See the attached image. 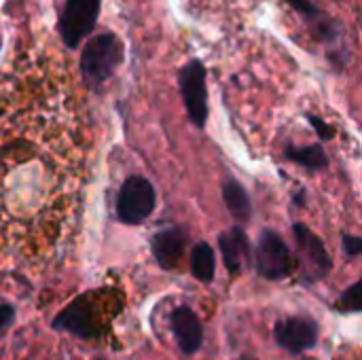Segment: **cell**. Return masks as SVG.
Instances as JSON below:
<instances>
[{
  "label": "cell",
  "mask_w": 362,
  "mask_h": 360,
  "mask_svg": "<svg viewBox=\"0 0 362 360\" xmlns=\"http://www.w3.org/2000/svg\"><path fill=\"white\" fill-rule=\"evenodd\" d=\"M91 127L85 98L49 42L0 72V257L45 272L70 252L85 204Z\"/></svg>",
  "instance_id": "cell-1"
},
{
  "label": "cell",
  "mask_w": 362,
  "mask_h": 360,
  "mask_svg": "<svg viewBox=\"0 0 362 360\" xmlns=\"http://www.w3.org/2000/svg\"><path fill=\"white\" fill-rule=\"evenodd\" d=\"M255 267L259 276L267 280H284L297 269V259L291 255V248L276 231L265 229L259 236Z\"/></svg>",
  "instance_id": "cell-2"
},
{
  "label": "cell",
  "mask_w": 362,
  "mask_h": 360,
  "mask_svg": "<svg viewBox=\"0 0 362 360\" xmlns=\"http://www.w3.org/2000/svg\"><path fill=\"white\" fill-rule=\"evenodd\" d=\"M155 189L142 176H132L123 182L119 197H117V214L125 225H140L144 223L155 210Z\"/></svg>",
  "instance_id": "cell-3"
},
{
  "label": "cell",
  "mask_w": 362,
  "mask_h": 360,
  "mask_svg": "<svg viewBox=\"0 0 362 360\" xmlns=\"http://www.w3.org/2000/svg\"><path fill=\"white\" fill-rule=\"evenodd\" d=\"M119 62H121V42L117 40V36L100 34L85 47L81 70L85 81L98 85L112 74Z\"/></svg>",
  "instance_id": "cell-4"
},
{
  "label": "cell",
  "mask_w": 362,
  "mask_h": 360,
  "mask_svg": "<svg viewBox=\"0 0 362 360\" xmlns=\"http://www.w3.org/2000/svg\"><path fill=\"white\" fill-rule=\"evenodd\" d=\"M180 93L189 112V119L204 127L208 121V89H206V68L199 59H191L180 70Z\"/></svg>",
  "instance_id": "cell-5"
},
{
  "label": "cell",
  "mask_w": 362,
  "mask_h": 360,
  "mask_svg": "<svg viewBox=\"0 0 362 360\" xmlns=\"http://www.w3.org/2000/svg\"><path fill=\"white\" fill-rule=\"evenodd\" d=\"M293 233H295V240H297V248H299V252L303 257L305 282L322 280L333 269V261H331L322 240L301 223L293 225Z\"/></svg>",
  "instance_id": "cell-6"
},
{
  "label": "cell",
  "mask_w": 362,
  "mask_h": 360,
  "mask_svg": "<svg viewBox=\"0 0 362 360\" xmlns=\"http://www.w3.org/2000/svg\"><path fill=\"white\" fill-rule=\"evenodd\" d=\"M100 0H66L62 15V36L68 47H76L98 21Z\"/></svg>",
  "instance_id": "cell-7"
},
{
  "label": "cell",
  "mask_w": 362,
  "mask_h": 360,
  "mask_svg": "<svg viewBox=\"0 0 362 360\" xmlns=\"http://www.w3.org/2000/svg\"><path fill=\"white\" fill-rule=\"evenodd\" d=\"M276 344L291 354H303L312 350L318 342V325L310 318L293 316L280 320L274 329Z\"/></svg>",
  "instance_id": "cell-8"
},
{
  "label": "cell",
  "mask_w": 362,
  "mask_h": 360,
  "mask_svg": "<svg viewBox=\"0 0 362 360\" xmlns=\"http://www.w3.org/2000/svg\"><path fill=\"white\" fill-rule=\"evenodd\" d=\"M170 323H172V333L176 337L180 352L182 354H195L204 344V329H202L197 314L191 308L180 306L172 312Z\"/></svg>",
  "instance_id": "cell-9"
},
{
  "label": "cell",
  "mask_w": 362,
  "mask_h": 360,
  "mask_svg": "<svg viewBox=\"0 0 362 360\" xmlns=\"http://www.w3.org/2000/svg\"><path fill=\"white\" fill-rule=\"evenodd\" d=\"M185 244H187V236L178 227H170V229L155 233V238L151 242L153 255L163 269H174L180 263Z\"/></svg>",
  "instance_id": "cell-10"
},
{
  "label": "cell",
  "mask_w": 362,
  "mask_h": 360,
  "mask_svg": "<svg viewBox=\"0 0 362 360\" xmlns=\"http://www.w3.org/2000/svg\"><path fill=\"white\" fill-rule=\"evenodd\" d=\"M286 2H288L299 15L305 17V21L312 25L314 34H316L320 40H325V42H335V40H337V36H339L337 28L331 23V19L325 15V11H320L312 0H286Z\"/></svg>",
  "instance_id": "cell-11"
},
{
  "label": "cell",
  "mask_w": 362,
  "mask_h": 360,
  "mask_svg": "<svg viewBox=\"0 0 362 360\" xmlns=\"http://www.w3.org/2000/svg\"><path fill=\"white\" fill-rule=\"evenodd\" d=\"M218 246H221V252H223L225 267L231 274H238L242 269V259L248 255V238H246V233L240 227H233L227 233H221Z\"/></svg>",
  "instance_id": "cell-12"
},
{
  "label": "cell",
  "mask_w": 362,
  "mask_h": 360,
  "mask_svg": "<svg viewBox=\"0 0 362 360\" xmlns=\"http://www.w3.org/2000/svg\"><path fill=\"white\" fill-rule=\"evenodd\" d=\"M223 202L227 210L238 219L240 223H246L252 214V204L246 193V189L238 180H225L223 182Z\"/></svg>",
  "instance_id": "cell-13"
},
{
  "label": "cell",
  "mask_w": 362,
  "mask_h": 360,
  "mask_svg": "<svg viewBox=\"0 0 362 360\" xmlns=\"http://www.w3.org/2000/svg\"><path fill=\"white\" fill-rule=\"evenodd\" d=\"M214 269H216V259H214V250L210 248V244L199 242L193 246L191 252V272L199 282H212L214 280Z\"/></svg>",
  "instance_id": "cell-14"
},
{
  "label": "cell",
  "mask_w": 362,
  "mask_h": 360,
  "mask_svg": "<svg viewBox=\"0 0 362 360\" xmlns=\"http://www.w3.org/2000/svg\"><path fill=\"white\" fill-rule=\"evenodd\" d=\"M286 157L308 170H322L329 166V157L322 146L310 144V146H288Z\"/></svg>",
  "instance_id": "cell-15"
},
{
  "label": "cell",
  "mask_w": 362,
  "mask_h": 360,
  "mask_svg": "<svg viewBox=\"0 0 362 360\" xmlns=\"http://www.w3.org/2000/svg\"><path fill=\"white\" fill-rule=\"evenodd\" d=\"M335 310L341 314H358L362 312V278L352 284L350 289H346L341 293V297L335 301Z\"/></svg>",
  "instance_id": "cell-16"
},
{
  "label": "cell",
  "mask_w": 362,
  "mask_h": 360,
  "mask_svg": "<svg viewBox=\"0 0 362 360\" xmlns=\"http://www.w3.org/2000/svg\"><path fill=\"white\" fill-rule=\"evenodd\" d=\"M308 121H310V125L316 129L318 138H322V140H333V138H335V129H333L327 121H322L320 117H316V115H308Z\"/></svg>",
  "instance_id": "cell-17"
},
{
  "label": "cell",
  "mask_w": 362,
  "mask_h": 360,
  "mask_svg": "<svg viewBox=\"0 0 362 360\" xmlns=\"http://www.w3.org/2000/svg\"><path fill=\"white\" fill-rule=\"evenodd\" d=\"M341 240H344V242H341V248H344V252H346L348 257H358V255H362V238L346 233Z\"/></svg>",
  "instance_id": "cell-18"
},
{
  "label": "cell",
  "mask_w": 362,
  "mask_h": 360,
  "mask_svg": "<svg viewBox=\"0 0 362 360\" xmlns=\"http://www.w3.org/2000/svg\"><path fill=\"white\" fill-rule=\"evenodd\" d=\"M13 320V310L8 306H0V333L11 325Z\"/></svg>",
  "instance_id": "cell-19"
}]
</instances>
